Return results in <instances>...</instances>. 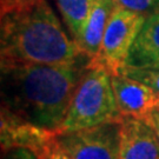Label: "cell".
<instances>
[{
    "mask_svg": "<svg viewBox=\"0 0 159 159\" xmlns=\"http://www.w3.org/2000/svg\"><path fill=\"white\" fill-rule=\"evenodd\" d=\"M145 14L114 5L97 57L89 60L87 68H102L111 77L126 66L131 48L142 30Z\"/></svg>",
    "mask_w": 159,
    "mask_h": 159,
    "instance_id": "4",
    "label": "cell"
},
{
    "mask_svg": "<svg viewBox=\"0 0 159 159\" xmlns=\"http://www.w3.org/2000/svg\"><path fill=\"white\" fill-rule=\"evenodd\" d=\"M1 150L2 153L14 148H24L33 152L43 143L57 134V131L48 130L31 124L1 106Z\"/></svg>",
    "mask_w": 159,
    "mask_h": 159,
    "instance_id": "7",
    "label": "cell"
},
{
    "mask_svg": "<svg viewBox=\"0 0 159 159\" xmlns=\"http://www.w3.org/2000/svg\"><path fill=\"white\" fill-rule=\"evenodd\" d=\"M38 0H0V8H1V14H5L11 11L21 8L25 6H29L33 4Z\"/></svg>",
    "mask_w": 159,
    "mask_h": 159,
    "instance_id": "15",
    "label": "cell"
},
{
    "mask_svg": "<svg viewBox=\"0 0 159 159\" xmlns=\"http://www.w3.org/2000/svg\"><path fill=\"white\" fill-rule=\"evenodd\" d=\"M156 110L159 111V92H157V106H156Z\"/></svg>",
    "mask_w": 159,
    "mask_h": 159,
    "instance_id": "18",
    "label": "cell"
},
{
    "mask_svg": "<svg viewBox=\"0 0 159 159\" xmlns=\"http://www.w3.org/2000/svg\"><path fill=\"white\" fill-rule=\"evenodd\" d=\"M114 7L113 0H96L81 34L75 41L87 61L97 57L100 50L108 19Z\"/></svg>",
    "mask_w": 159,
    "mask_h": 159,
    "instance_id": "10",
    "label": "cell"
},
{
    "mask_svg": "<svg viewBox=\"0 0 159 159\" xmlns=\"http://www.w3.org/2000/svg\"><path fill=\"white\" fill-rule=\"evenodd\" d=\"M59 133L54 134L39 148H37L32 153L37 159H72L68 152L64 148L61 143L59 142Z\"/></svg>",
    "mask_w": 159,
    "mask_h": 159,
    "instance_id": "12",
    "label": "cell"
},
{
    "mask_svg": "<svg viewBox=\"0 0 159 159\" xmlns=\"http://www.w3.org/2000/svg\"><path fill=\"white\" fill-rule=\"evenodd\" d=\"M118 159H159V140L144 120L124 118L119 127Z\"/></svg>",
    "mask_w": 159,
    "mask_h": 159,
    "instance_id": "8",
    "label": "cell"
},
{
    "mask_svg": "<svg viewBox=\"0 0 159 159\" xmlns=\"http://www.w3.org/2000/svg\"><path fill=\"white\" fill-rule=\"evenodd\" d=\"M119 113L111 75L102 68H87L74 90L59 134L94 126L123 121Z\"/></svg>",
    "mask_w": 159,
    "mask_h": 159,
    "instance_id": "3",
    "label": "cell"
},
{
    "mask_svg": "<svg viewBox=\"0 0 159 159\" xmlns=\"http://www.w3.org/2000/svg\"><path fill=\"white\" fill-rule=\"evenodd\" d=\"M96 0H57L64 21L77 41L84 29Z\"/></svg>",
    "mask_w": 159,
    "mask_h": 159,
    "instance_id": "11",
    "label": "cell"
},
{
    "mask_svg": "<svg viewBox=\"0 0 159 159\" xmlns=\"http://www.w3.org/2000/svg\"><path fill=\"white\" fill-rule=\"evenodd\" d=\"M1 63L75 64L87 58L63 30L46 0L1 14Z\"/></svg>",
    "mask_w": 159,
    "mask_h": 159,
    "instance_id": "2",
    "label": "cell"
},
{
    "mask_svg": "<svg viewBox=\"0 0 159 159\" xmlns=\"http://www.w3.org/2000/svg\"><path fill=\"white\" fill-rule=\"evenodd\" d=\"M159 63V5L146 16L126 61L131 67H151Z\"/></svg>",
    "mask_w": 159,
    "mask_h": 159,
    "instance_id": "9",
    "label": "cell"
},
{
    "mask_svg": "<svg viewBox=\"0 0 159 159\" xmlns=\"http://www.w3.org/2000/svg\"><path fill=\"white\" fill-rule=\"evenodd\" d=\"M118 123L59 134V142L72 159H118Z\"/></svg>",
    "mask_w": 159,
    "mask_h": 159,
    "instance_id": "5",
    "label": "cell"
},
{
    "mask_svg": "<svg viewBox=\"0 0 159 159\" xmlns=\"http://www.w3.org/2000/svg\"><path fill=\"white\" fill-rule=\"evenodd\" d=\"M111 84L117 108L123 118L145 120L156 111L157 92L148 85L124 74L112 75Z\"/></svg>",
    "mask_w": 159,
    "mask_h": 159,
    "instance_id": "6",
    "label": "cell"
},
{
    "mask_svg": "<svg viewBox=\"0 0 159 159\" xmlns=\"http://www.w3.org/2000/svg\"><path fill=\"white\" fill-rule=\"evenodd\" d=\"M14 152L11 156H7L6 159H37L32 152H30L29 150H24V148H14Z\"/></svg>",
    "mask_w": 159,
    "mask_h": 159,
    "instance_id": "16",
    "label": "cell"
},
{
    "mask_svg": "<svg viewBox=\"0 0 159 159\" xmlns=\"http://www.w3.org/2000/svg\"><path fill=\"white\" fill-rule=\"evenodd\" d=\"M152 68H157V70H159V63L156 64V65H153V66H151Z\"/></svg>",
    "mask_w": 159,
    "mask_h": 159,
    "instance_id": "19",
    "label": "cell"
},
{
    "mask_svg": "<svg viewBox=\"0 0 159 159\" xmlns=\"http://www.w3.org/2000/svg\"><path fill=\"white\" fill-rule=\"evenodd\" d=\"M144 121L153 129V131L156 132V134H157L158 140H159V111H157V110L153 111Z\"/></svg>",
    "mask_w": 159,
    "mask_h": 159,
    "instance_id": "17",
    "label": "cell"
},
{
    "mask_svg": "<svg viewBox=\"0 0 159 159\" xmlns=\"http://www.w3.org/2000/svg\"><path fill=\"white\" fill-rule=\"evenodd\" d=\"M86 64L1 63V106L33 125L59 133Z\"/></svg>",
    "mask_w": 159,
    "mask_h": 159,
    "instance_id": "1",
    "label": "cell"
},
{
    "mask_svg": "<svg viewBox=\"0 0 159 159\" xmlns=\"http://www.w3.org/2000/svg\"><path fill=\"white\" fill-rule=\"evenodd\" d=\"M114 5L124 7L126 10L137 12L140 14L150 13L159 5V0H113Z\"/></svg>",
    "mask_w": 159,
    "mask_h": 159,
    "instance_id": "14",
    "label": "cell"
},
{
    "mask_svg": "<svg viewBox=\"0 0 159 159\" xmlns=\"http://www.w3.org/2000/svg\"><path fill=\"white\" fill-rule=\"evenodd\" d=\"M120 74L138 80L151 87L153 91L159 92V70L152 67H131L125 66Z\"/></svg>",
    "mask_w": 159,
    "mask_h": 159,
    "instance_id": "13",
    "label": "cell"
}]
</instances>
